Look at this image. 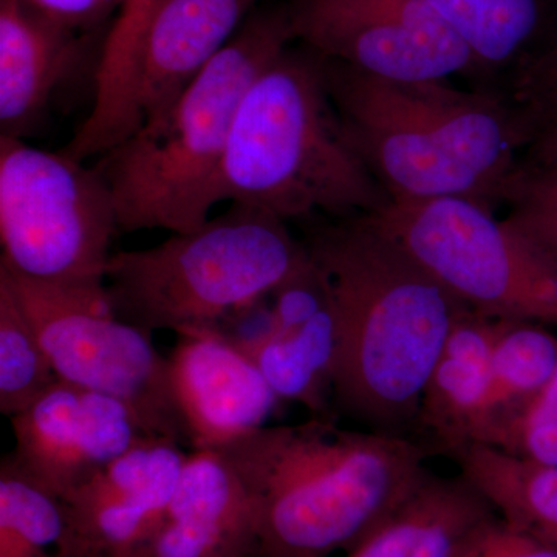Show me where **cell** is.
I'll return each instance as SVG.
<instances>
[{
	"label": "cell",
	"mask_w": 557,
	"mask_h": 557,
	"mask_svg": "<svg viewBox=\"0 0 557 557\" xmlns=\"http://www.w3.org/2000/svg\"><path fill=\"white\" fill-rule=\"evenodd\" d=\"M509 525L557 549V467L471 443L450 456Z\"/></svg>",
	"instance_id": "obj_20"
},
{
	"label": "cell",
	"mask_w": 557,
	"mask_h": 557,
	"mask_svg": "<svg viewBox=\"0 0 557 557\" xmlns=\"http://www.w3.org/2000/svg\"><path fill=\"white\" fill-rule=\"evenodd\" d=\"M0 557H89L67 500L25 474L10 453L0 461Z\"/></svg>",
	"instance_id": "obj_21"
},
{
	"label": "cell",
	"mask_w": 557,
	"mask_h": 557,
	"mask_svg": "<svg viewBox=\"0 0 557 557\" xmlns=\"http://www.w3.org/2000/svg\"><path fill=\"white\" fill-rule=\"evenodd\" d=\"M370 218L469 310L557 327L556 274L493 209L450 197Z\"/></svg>",
	"instance_id": "obj_8"
},
{
	"label": "cell",
	"mask_w": 557,
	"mask_h": 557,
	"mask_svg": "<svg viewBox=\"0 0 557 557\" xmlns=\"http://www.w3.org/2000/svg\"><path fill=\"white\" fill-rule=\"evenodd\" d=\"M556 370L557 335L548 325L502 319L491 357L490 398L480 438L494 418L547 386Z\"/></svg>",
	"instance_id": "obj_24"
},
{
	"label": "cell",
	"mask_w": 557,
	"mask_h": 557,
	"mask_svg": "<svg viewBox=\"0 0 557 557\" xmlns=\"http://www.w3.org/2000/svg\"><path fill=\"white\" fill-rule=\"evenodd\" d=\"M293 40L285 2L259 7L168 108L98 157L120 233H188L208 222L240 101Z\"/></svg>",
	"instance_id": "obj_4"
},
{
	"label": "cell",
	"mask_w": 557,
	"mask_h": 557,
	"mask_svg": "<svg viewBox=\"0 0 557 557\" xmlns=\"http://www.w3.org/2000/svg\"><path fill=\"white\" fill-rule=\"evenodd\" d=\"M152 557H262L251 498L218 450H193Z\"/></svg>",
	"instance_id": "obj_16"
},
{
	"label": "cell",
	"mask_w": 557,
	"mask_h": 557,
	"mask_svg": "<svg viewBox=\"0 0 557 557\" xmlns=\"http://www.w3.org/2000/svg\"><path fill=\"white\" fill-rule=\"evenodd\" d=\"M498 205L504 222L557 276V137L534 138L509 175Z\"/></svg>",
	"instance_id": "obj_23"
},
{
	"label": "cell",
	"mask_w": 557,
	"mask_h": 557,
	"mask_svg": "<svg viewBox=\"0 0 557 557\" xmlns=\"http://www.w3.org/2000/svg\"><path fill=\"white\" fill-rule=\"evenodd\" d=\"M101 33L73 30L20 0H0V135L25 139L40 127L58 91L100 57Z\"/></svg>",
	"instance_id": "obj_15"
},
{
	"label": "cell",
	"mask_w": 557,
	"mask_h": 557,
	"mask_svg": "<svg viewBox=\"0 0 557 557\" xmlns=\"http://www.w3.org/2000/svg\"><path fill=\"white\" fill-rule=\"evenodd\" d=\"M511 70L505 95L525 121L531 141L557 137V2L536 44Z\"/></svg>",
	"instance_id": "obj_26"
},
{
	"label": "cell",
	"mask_w": 557,
	"mask_h": 557,
	"mask_svg": "<svg viewBox=\"0 0 557 557\" xmlns=\"http://www.w3.org/2000/svg\"><path fill=\"white\" fill-rule=\"evenodd\" d=\"M502 319L467 310L450 330L421 398L418 426L454 456L478 443L490 398L491 357Z\"/></svg>",
	"instance_id": "obj_17"
},
{
	"label": "cell",
	"mask_w": 557,
	"mask_h": 557,
	"mask_svg": "<svg viewBox=\"0 0 557 557\" xmlns=\"http://www.w3.org/2000/svg\"><path fill=\"white\" fill-rule=\"evenodd\" d=\"M119 233L95 166L0 135V269L53 287L104 288Z\"/></svg>",
	"instance_id": "obj_7"
},
{
	"label": "cell",
	"mask_w": 557,
	"mask_h": 557,
	"mask_svg": "<svg viewBox=\"0 0 557 557\" xmlns=\"http://www.w3.org/2000/svg\"><path fill=\"white\" fill-rule=\"evenodd\" d=\"M494 515L463 474L431 471L346 557H454L461 541Z\"/></svg>",
	"instance_id": "obj_18"
},
{
	"label": "cell",
	"mask_w": 557,
	"mask_h": 557,
	"mask_svg": "<svg viewBox=\"0 0 557 557\" xmlns=\"http://www.w3.org/2000/svg\"><path fill=\"white\" fill-rule=\"evenodd\" d=\"M239 346V344H237ZM278 401L296 403L313 417H330L339 332L332 298L313 317L267 327L240 344Z\"/></svg>",
	"instance_id": "obj_19"
},
{
	"label": "cell",
	"mask_w": 557,
	"mask_h": 557,
	"mask_svg": "<svg viewBox=\"0 0 557 557\" xmlns=\"http://www.w3.org/2000/svg\"><path fill=\"white\" fill-rule=\"evenodd\" d=\"M325 70L348 138L391 201L454 197L497 207L531 141L507 95L448 79L381 78L329 60Z\"/></svg>",
	"instance_id": "obj_3"
},
{
	"label": "cell",
	"mask_w": 557,
	"mask_h": 557,
	"mask_svg": "<svg viewBox=\"0 0 557 557\" xmlns=\"http://www.w3.org/2000/svg\"><path fill=\"white\" fill-rule=\"evenodd\" d=\"M467 44L479 72L512 69L547 27L557 0H426Z\"/></svg>",
	"instance_id": "obj_22"
},
{
	"label": "cell",
	"mask_w": 557,
	"mask_h": 557,
	"mask_svg": "<svg viewBox=\"0 0 557 557\" xmlns=\"http://www.w3.org/2000/svg\"><path fill=\"white\" fill-rule=\"evenodd\" d=\"M189 454L145 435L69 498L89 557H152Z\"/></svg>",
	"instance_id": "obj_13"
},
{
	"label": "cell",
	"mask_w": 557,
	"mask_h": 557,
	"mask_svg": "<svg viewBox=\"0 0 557 557\" xmlns=\"http://www.w3.org/2000/svg\"><path fill=\"white\" fill-rule=\"evenodd\" d=\"M309 262L285 220L231 203L188 233L156 247L113 252L106 292L116 317L132 325L186 333L220 329L256 306Z\"/></svg>",
	"instance_id": "obj_6"
},
{
	"label": "cell",
	"mask_w": 557,
	"mask_h": 557,
	"mask_svg": "<svg viewBox=\"0 0 557 557\" xmlns=\"http://www.w3.org/2000/svg\"><path fill=\"white\" fill-rule=\"evenodd\" d=\"M160 0H123L110 25L95 79L94 110L110 116L119 110L129 78L132 60L143 32Z\"/></svg>",
	"instance_id": "obj_27"
},
{
	"label": "cell",
	"mask_w": 557,
	"mask_h": 557,
	"mask_svg": "<svg viewBox=\"0 0 557 557\" xmlns=\"http://www.w3.org/2000/svg\"><path fill=\"white\" fill-rule=\"evenodd\" d=\"M177 336L168 358L190 448L219 449L267 426L278 398L247 351L219 329Z\"/></svg>",
	"instance_id": "obj_14"
},
{
	"label": "cell",
	"mask_w": 557,
	"mask_h": 557,
	"mask_svg": "<svg viewBox=\"0 0 557 557\" xmlns=\"http://www.w3.org/2000/svg\"><path fill=\"white\" fill-rule=\"evenodd\" d=\"M260 2L160 0L135 50L109 150L168 108L228 46Z\"/></svg>",
	"instance_id": "obj_12"
},
{
	"label": "cell",
	"mask_w": 557,
	"mask_h": 557,
	"mask_svg": "<svg viewBox=\"0 0 557 557\" xmlns=\"http://www.w3.org/2000/svg\"><path fill=\"white\" fill-rule=\"evenodd\" d=\"M542 392H544V394L557 405V370L555 375H553V379L548 381L547 386L542 388Z\"/></svg>",
	"instance_id": "obj_30"
},
{
	"label": "cell",
	"mask_w": 557,
	"mask_h": 557,
	"mask_svg": "<svg viewBox=\"0 0 557 557\" xmlns=\"http://www.w3.org/2000/svg\"><path fill=\"white\" fill-rule=\"evenodd\" d=\"M57 381L32 322L9 285L0 281V412L17 416Z\"/></svg>",
	"instance_id": "obj_25"
},
{
	"label": "cell",
	"mask_w": 557,
	"mask_h": 557,
	"mask_svg": "<svg viewBox=\"0 0 557 557\" xmlns=\"http://www.w3.org/2000/svg\"><path fill=\"white\" fill-rule=\"evenodd\" d=\"M10 420L17 467L64 500L150 435L124 403L61 380Z\"/></svg>",
	"instance_id": "obj_11"
},
{
	"label": "cell",
	"mask_w": 557,
	"mask_h": 557,
	"mask_svg": "<svg viewBox=\"0 0 557 557\" xmlns=\"http://www.w3.org/2000/svg\"><path fill=\"white\" fill-rule=\"evenodd\" d=\"M44 16L73 30L101 33L119 14L123 0H20Z\"/></svg>",
	"instance_id": "obj_29"
},
{
	"label": "cell",
	"mask_w": 557,
	"mask_h": 557,
	"mask_svg": "<svg viewBox=\"0 0 557 557\" xmlns=\"http://www.w3.org/2000/svg\"><path fill=\"white\" fill-rule=\"evenodd\" d=\"M454 557H557V549L509 525L496 512L461 541Z\"/></svg>",
	"instance_id": "obj_28"
},
{
	"label": "cell",
	"mask_w": 557,
	"mask_h": 557,
	"mask_svg": "<svg viewBox=\"0 0 557 557\" xmlns=\"http://www.w3.org/2000/svg\"><path fill=\"white\" fill-rule=\"evenodd\" d=\"M293 35L329 61L399 81L479 73L471 50L426 0H287Z\"/></svg>",
	"instance_id": "obj_10"
},
{
	"label": "cell",
	"mask_w": 557,
	"mask_h": 557,
	"mask_svg": "<svg viewBox=\"0 0 557 557\" xmlns=\"http://www.w3.org/2000/svg\"><path fill=\"white\" fill-rule=\"evenodd\" d=\"M58 380L124 403L150 435L188 443L172 387L170 358L152 333L116 317L104 288L53 287L0 269Z\"/></svg>",
	"instance_id": "obj_9"
},
{
	"label": "cell",
	"mask_w": 557,
	"mask_h": 557,
	"mask_svg": "<svg viewBox=\"0 0 557 557\" xmlns=\"http://www.w3.org/2000/svg\"><path fill=\"white\" fill-rule=\"evenodd\" d=\"M212 450L251 498L262 557L350 552L431 472L420 443L330 417L263 426Z\"/></svg>",
	"instance_id": "obj_2"
},
{
	"label": "cell",
	"mask_w": 557,
	"mask_h": 557,
	"mask_svg": "<svg viewBox=\"0 0 557 557\" xmlns=\"http://www.w3.org/2000/svg\"><path fill=\"white\" fill-rule=\"evenodd\" d=\"M339 350L333 401L370 431L406 435L457 319L469 310L370 215L306 220Z\"/></svg>",
	"instance_id": "obj_1"
},
{
	"label": "cell",
	"mask_w": 557,
	"mask_h": 557,
	"mask_svg": "<svg viewBox=\"0 0 557 557\" xmlns=\"http://www.w3.org/2000/svg\"><path fill=\"white\" fill-rule=\"evenodd\" d=\"M220 201L285 222L372 215L391 205L348 138L321 54L289 46L251 84L231 129Z\"/></svg>",
	"instance_id": "obj_5"
}]
</instances>
